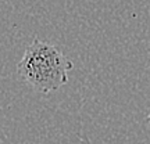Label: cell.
Returning <instances> with one entry per match:
<instances>
[{"mask_svg":"<svg viewBox=\"0 0 150 144\" xmlns=\"http://www.w3.org/2000/svg\"><path fill=\"white\" fill-rule=\"evenodd\" d=\"M72 63L54 44L33 39L17 64V72L33 90L47 94L68 82Z\"/></svg>","mask_w":150,"mask_h":144,"instance_id":"6da1fadb","label":"cell"},{"mask_svg":"<svg viewBox=\"0 0 150 144\" xmlns=\"http://www.w3.org/2000/svg\"><path fill=\"white\" fill-rule=\"evenodd\" d=\"M145 122L146 123H150V111H149V115H147V118L145 119Z\"/></svg>","mask_w":150,"mask_h":144,"instance_id":"7a4b0ae2","label":"cell"}]
</instances>
